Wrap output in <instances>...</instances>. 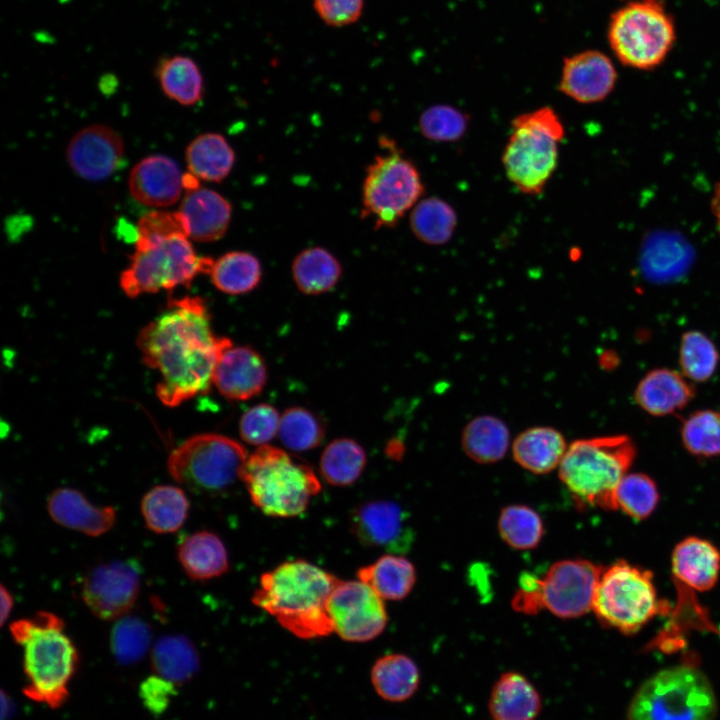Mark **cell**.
Masks as SVG:
<instances>
[{
	"label": "cell",
	"instance_id": "obj_1",
	"mask_svg": "<svg viewBox=\"0 0 720 720\" xmlns=\"http://www.w3.org/2000/svg\"><path fill=\"white\" fill-rule=\"evenodd\" d=\"M231 345L213 333L206 305L196 296L170 299L137 337L145 365L161 376L156 394L169 407L206 392L221 354Z\"/></svg>",
	"mask_w": 720,
	"mask_h": 720
},
{
	"label": "cell",
	"instance_id": "obj_2",
	"mask_svg": "<svg viewBox=\"0 0 720 720\" xmlns=\"http://www.w3.org/2000/svg\"><path fill=\"white\" fill-rule=\"evenodd\" d=\"M339 581L306 560L286 561L261 575L252 602L297 637L327 636L334 632L327 602Z\"/></svg>",
	"mask_w": 720,
	"mask_h": 720
},
{
	"label": "cell",
	"instance_id": "obj_3",
	"mask_svg": "<svg viewBox=\"0 0 720 720\" xmlns=\"http://www.w3.org/2000/svg\"><path fill=\"white\" fill-rule=\"evenodd\" d=\"M13 640L23 648V668L27 683L24 694L31 700L58 708L67 699L78 653L57 615L37 612L10 624Z\"/></svg>",
	"mask_w": 720,
	"mask_h": 720
},
{
	"label": "cell",
	"instance_id": "obj_4",
	"mask_svg": "<svg viewBox=\"0 0 720 720\" xmlns=\"http://www.w3.org/2000/svg\"><path fill=\"white\" fill-rule=\"evenodd\" d=\"M636 456L627 435L577 439L558 467L559 478L578 504L616 510L615 493Z\"/></svg>",
	"mask_w": 720,
	"mask_h": 720
},
{
	"label": "cell",
	"instance_id": "obj_5",
	"mask_svg": "<svg viewBox=\"0 0 720 720\" xmlns=\"http://www.w3.org/2000/svg\"><path fill=\"white\" fill-rule=\"evenodd\" d=\"M241 480L253 504L271 517L302 514L321 490L319 478L309 465L268 444L248 455Z\"/></svg>",
	"mask_w": 720,
	"mask_h": 720
},
{
	"label": "cell",
	"instance_id": "obj_6",
	"mask_svg": "<svg viewBox=\"0 0 720 720\" xmlns=\"http://www.w3.org/2000/svg\"><path fill=\"white\" fill-rule=\"evenodd\" d=\"M565 129L551 107L516 116L502 163L507 178L523 194L542 193L558 164L559 143Z\"/></svg>",
	"mask_w": 720,
	"mask_h": 720
},
{
	"label": "cell",
	"instance_id": "obj_7",
	"mask_svg": "<svg viewBox=\"0 0 720 720\" xmlns=\"http://www.w3.org/2000/svg\"><path fill=\"white\" fill-rule=\"evenodd\" d=\"M601 571L588 560L567 559L553 563L542 577L526 573L520 577L512 607L529 615L547 610L560 618L583 616L593 609Z\"/></svg>",
	"mask_w": 720,
	"mask_h": 720
},
{
	"label": "cell",
	"instance_id": "obj_8",
	"mask_svg": "<svg viewBox=\"0 0 720 720\" xmlns=\"http://www.w3.org/2000/svg\"><path fill=\"white\" fill-rule=\"evenodd\" d=\"M185 234L137 237L130 265L120 276L129 297L188 286L200 273H209L214 261L199 257Z\"/></svg>",
	"mask_w": 720,
	"mask_h": 720
},
{
	"label": "cell",
	"instance_id": "obj_9",
	"mask_svg": "<svg viewBox=\"0 0 720 720\" xmlns=\"http://www.w3.org/2000/svg\"><path fill=\"white\" fill-rule=\"evenodd\" d=\"M716 698L706 676L691 666L664 669L632 699L628 720H713Z\"/></svg>",
	"mask_w": 720,
	"mask_h": 720
},
{
	"label": "cell",
	"instance_id": "obj_10",
	"mask_svg": "<svg viewBox=\"0 0 720 720\" xmlns=\"http://www.w3.org/2000/svg\"><path fill=\"white\" fill-rule=\"evenodd\" d=\"M608 41L622 64L653 69L673 48L675 23L662 0H632L612 14Z\"/></svg>",
	"mask_w": 720,
	"mask_h": 720
},
{
	"label": "cell",
	"instance_id": "obj_11",
	"mask_svg": "<svg viewBox=\"0 0 720 720\" xmlns=\"http://www.w3.org/2000/svg\"><path fill=\"white\" fill-rule=\"evenodd\" d=\"M668 610L658 598L650 571L625 560L602 568L592 609L601 624L632 634Z\"/></svg>",
	"mask_w": 720,
	"mask_h": 720
},
{
	"label": "cell",
	"instance_id": "obj_12",
	"mask_svg": "<svg viewBox=\"0 0 720 720\" xmlns=\"http://www.w3.org/2000/svg\"><path fill=\"white\" fill-rule=\"evenodd\" d=\"M380 144L385 153L376 155L366 169L361 215L371 218L376 228H392L419 202L424 186L416 166L392 140L383 137Z\"/></svg>",
	"mask_w": 720,
	"mask_h": 720
},
{
	"label": "cell",
	"instance_id": "obj_13",
	"mask_svg": "<svg viewBox=\"0 0 720 720\" xmlns=\"http://www.w3.org/2000/svg\"><path fill=\"white\" fill-rule=\"evenodd\" d=\"M248 454L239 442L220 434L194 435L168 457L170 476L180 485L195 493L218 494L237 480Z\"/></svg>",
	"mask_w": 720,
	"mask_h": 720
},
{
	"label": "cell",
	"instance_id": "obj_14",
	"mask_svg": "<svg viewBox=\"0 0 720 720\" xmlns=\"http://www.w3.org/2000/svg\"><path fill=\"white\" fill-rule=\"evenodd\" d=\"M334 632L351 642L379 636L387 625L383 599L360 580L339 581L327 602Z\"/></svg>",
	"mask_w": 720,
	"mask_h": 720
},
{
	"label": "cell",
	"instance_id": "obj_15",
	"mask_svg": "<svg viewBox=\"0 0 720 720\" xmlns=\"http://www.w3.org/2000/svg\"><path fill=\"white\" fill-rule=\"evenodd\" d=\"M140 582L141 566L137 560L110 561L95 566L85 575L81 598L94 616L114 620L132 608Z\"/></svg>",
	"mask_w": 720,
	"mask_h": 720
},
{
	"label": "cell",
	"instance_id": "obj_16",
	"mask_svg": "<svg viewBox=\"0 0 720 720\" xmlns=\"http://www.w3.org/2000/svg\"><path fill=\"white\" fill-rule=\"evenodd\" d=\"M350 528L358 541L393 554L407 552L414 533L408 514L396 502L373 500L357 505L350 513Z\"/></svg>",
	"mask_w": 720,
	"mask_h": 720
},
{
	"label": "cell",
	"instance_id": "obj_17",
	"mask_svg": "<svg viewBox=\"0 0 720 720\" xmlns=\"http://www.w3.org/2000/svg\"><path fill=\"white\" fill-rule=\"evenodd\" d=\"M124 151V142L115 130L103 124H92L71 138L66 159L79 177L101 181L119 167Z\"/></svg>",
	"mask_w": 720,
	"mask_h": 720
},
{
	"label": "cell",
	"instance_id": "obj_18",
	"mask_svg": "<svg viewBox=\"0 0 720 720\" xmlns=\"http://www.w3.org/2000/svg\"><path fill=\"white\" fill-rule=\"evenodd\" d=\"M616 69L611 59L597 50H586L564 60L559 90L582 104L602 101L615 87Z\"/></svg>",
	"mask_w": 720,
	"mask_h": 720
},
{
	"label": "cell",
	"instance_id": "obj_19",
	"mask_svg": "<svg viewBox=\"0 0 720 720\" xmlns=\"http://www.w3.org/2000/svg\"><path fill=\"white\" fill-rule=\"evenodd\" d=\"M267 381L261 356L247 346H230L221 354L213 374L219 393L232 401H244L258 395Z\"/></svg>",
	"mask_w": 720,
	"mask_h": 720
},
{
	"label": "cell",
	"instance_id": "obj_20",
	"mask_svg": "<svg viewBox=\"0 0 720 720\" xmlns=\"http://www.w3.org/2000/svg\"><path fill=\"white\" fill-rule=\"evenodd\" d=\"M128 188L143 205L162 208L173 205L181 196L183 176L178 164L164 155H151L131 170Z\"/></svg>",
	"mask_w": 720,
	"mask_h": 720
},
{
	"label": "cell",
	"instance_id": "obj_21",
	"mask_svg": "<svg viewBox=\"0 0 720 720\" xmlns=\"http://www.w3.org/2000/svg\"><path fill=\"white\" fill-rule=\"evenodd\" d=\"M671 564L678 589L708 591L719 578L720 551L706 539L687 537L674 547Z\"/></svg>",
	"mask_w": 720,
	"mask_h": 720
},
{
	"label": "cell",
	"instance_id": "obj_22",
	"mask_svg": "<svg viewBox=\"0 0 720 720\" xmlns=\"http://www.w3.org/2000/svg\"><path fill=\"white\" fill-rule=\"evenodd\" d=\"M50 517L59 525L89 536H100L116 522L111 506L93 505L83 493L73 488H58L48 498Z\"/></svg>",
	"mask_w": 720,
	"mask_h": 720
},
{
	"label": "cell",
	"instance_id": "obj_23",
	"mask_svg": "<svg viewBox=\"0 0 720 720\" xmlns=\"http://www.w3.org/2000/svg\"><path fill=\"white\" fill-rule=\"evenodd\" d=\"M178 211L186 221L189 238L198 242L222 238L232 215L227 199L214 190L201 187L186 191Z\"/></svg>",
	"mask_w": 720,
	"mask_h": 720
},
{
	"label": "cell",
	"instance_id": "obj_24",
	"mask_svg": "<svg viewBox=\"0 0 720 720\" xmlns=\"http://www.w3.org/2000/svg\"><path fill=\"white\" fill-rule=\"evenodd\" d=\"M694 393L693 386L680 373L660 368L640 380L634 398L650 415L665 416L685 407Z\"/></svg>",
	"mask_w": 720,
	"mask_h": 720
},
{
	"label": "cell",
	"instance_id": "obj_25",
	"mask_svg": "<svg viewBox=\"0 0 720 720\" xmlns=\"http://www.w3.org/2000/svg\"><path fill=\"white\" fill-rule=\"evenodd\" d=\"M567 447L564 435L551 426L529 427L511 444L515 462L534 474H546L559 467Z\"/></svg>",
	"mask_w": 720,
	"mask_h": 720
},
{
	"label": "cell",
	"instance_id": "obj_26",
	"mask_svg": "<svg viewBox=\"0 0 720 720\" xmlns=\"http://www.w3.org/2000/svg\"><path fill=\"white\" fill-rule=\"evenodd\" d=\"M541 707L538 691L525 676L514 671L497 679L488 704L493 720H536Z\"/></svg>",
	"mask_w": 720,
	"mask_h": 720
},
{
	"label": "cell",
	"instance_id": "obj_27",
	"mask_svg": "<svg viewBox=\"0 0 720 720\" xmlns=\"http://www.w3.org/2000/svg\"><path fill=\"white\" fill-rule=\"evenodd\" d=\"M178 560L192 580L217 578L229 569L227 549L215 533L198 531L187 536L178 546Z\"/></svg>",
	"mask_w": 720,
	"mask_h": 720
},
{
	"label": "cell",
	"instance_id": "obj_28",
	"mask_svg": "<svg viewBox=\"0 0 720 720\" xmlns=\"http://www.w3.org/2000/svg\"><path fill=\"white\" fill-rule=\"evenodd\" d=\"M461 445L466 456L474 462L493 464L506 455L510 446V431L501 418L479 415L463 428Z\"/></svg>",
	"mask_w": 720,
	"mask_h": 720
},
{
	"label": "cell",
	"instance_id": "obj_29",
	"mask_svg": "<svg viewBox=\"0 0 720 720\" xmlns=\"http://www.w3.org/2000/svg\"><path fill=\"white\" fill-rule=\"evenodd\" d=\"M358 580L371 587L383 600L398 601L408 596L416 582L414 565L401 554H385L357 571Z\"/></svg>",
	"mask_w": 720,
	"mask_h": 720
},
{
	"label": "cell",
	"instance_id": "obj_30",
	"mask_svg": "<svg viewBox=\"0 0 720 720\" xmlns=\"http://www.w3.org/2000/svg\"><path fill=\"white\" fill-rule=\"evenodd\" d=\"M189 506V500L181 488L158 485L145 493L140 507L146 527L157 534H166L182 527Z\"/></svg>",
	"mask_w": 720,
	"mask_h": 720
},
{
	"label": "cell",
	"instance_id": "obj_31",
	"mask_svg": "<svg viewBox=\"0 0 720 720\" xmlns=\"http://www.w3.org/2000/svg\"><path fill=\"white\" fill-rule=\"evenodd\" d=\"M185 158L190 173L198 179L221 182L234 166L235 153L221 134L205 133L192 140Z\"/></svg>",
	"mask_w": 720,
	"mask_h": 720
},
{
	"label": "cell",
	"instance_id": "obj_32",
	"mask_svg": "<svg viewBox=\"0 0 720 720\" xmlns=\"http://www.w3.org/2000/svg\"><path fill=\"white\" fill-rule=\"evenodd\" d=\"M155 75L166 96L189 106L203 95V77L197 63L188 56L172 55L159 59Z\"/></svg>",
	"mask_w": 720,
	"mask_h": 720
},
{
	"label": "cell",
	"instance_id": "obj_33",
	"mask_svg": "<svg viewBox=\"0 0 720 720\" xmlns=\"http://www.w3.org/2000/svg\"><path fill=\"white\" fill-rule=\"evenodd\" d=\"M342 274L340 262L322 247L301 251L293 260L292 276L298 289L307 295L330 291Z\"/></svg>",
	"mask_w": 720,
	"mask_h": 720
},
{
	"label": "cell",
	"instance_id": "obj_34",
	"mask_svg": "<svg viewBox=\"0 0 720 720\" xmlns=\"http://www.w3.org/2000/svg\"><path fill=\"white\" fill-rule=\"evenodd\" d=\"M373 685L384 699L400 702L411 697L420 682L415 662L403 654H389L379 658L371 672Z\"/></svg>",
	"mask_w": 720,
	"mask_h": 720
},
{
	"label": "cell",
	"instance_id": "obj_35",
	"mask_svg": "<svg viewBox=\"0 0 720 720\" xmlns=\"http://www.w3.org/2000/svg\"><path fill=\"white\" fill-rule=\"evenodd\" d=\"M214 286L229 295L245 294L261 280V264L256 256L245 251H232L214 261L209 272Z\"/></svg>",
	"mask_w": 720,
	"mask_h": 720
},
{
	"label": "cell",
	"instance_id": "obj_36",
	"mask_svg": "<svg viewBox=\"0 0 720 720\" xmlns=\"http://www.w3.org/2000/svg\"><path fill=\"white\" fill-rule=\"evenodd\" d=\"M367 463L366 452L353 439L339 438L330 442L320 458L322 477L331 485L346 487L362 475Z\"/></svg>",
	"mask_w": 720,
	"mask_h": 720
},
{
	"label": "cell",
	"instance_id": "obj_37",
	"mask_svg": "<svg viewBox=\"0 0 720 720\" xmlns=\"http://www.w3.org/2000/svg\"><path fill=\"white\" fill-rule=\"evenodd\" d=\"M457 224L455 210L444 200L430 197L419 201L410 214L415 237L429 245H443L453 236Z\"/></svg>",
	"mask_w": 720,
	"mask_h": 720
},
{
	"label": "cell",
	"instance_id": "obj_38",
	"mask_svg": "<svg viewBox=\"0 0 720 720\" xmlns=\"http://www.w3.org/2000/svg\"><path fill=\"white\" fill-rule=\"evenodd\" d=\"M152 665L158 675L172 683H182L192 677L199 667L193 644L181 635H166L154 645Z\"/></svg>",
	"mask_w": 720,
	"mask_h": 720
},
{
	"label": "cell",
	"instance_id": "obj_39",
	"mask_svg": "<svg viewBox=\"0 0 720 720\" xmlns=\"http://www.w3.org/2000/svg\"><path fill=\"white\" fill-rule=\"evenodd\" d=\"M498 531L503 541L517 550L535 548L544 534L539 514L525 505H508L498 518Z\"/></svg>",
	"mask_w": 720,
	"mask_h": 720
},
{
	"label": "cell",
	"instance_id": "obj_40",
	"mask_svg": "<svg viewBox=\"0 0 720 720\" xmlns=\"http://www.w3.org/2000/svg\"><path fill=\"white\" fill-rule=\"evenodd\" d=\"M616 508L634 520L648 518L659 502L654 480L643 473H627L615 493Z\"/></svg>",
	"mask_w": 720,
	"mask_h": 720
},
{
	"label": "cell",
	"instance_id": "obj_41",
	"mask_svg": "<svg viewBox=\"0 0 720 720\" xmlns=\"http://www.w3.org/2000/svg\"><path fill=\"white\" fill-rule=\"evenodd\" d=\"M278 433L282 444L296 452L314 449L324 438V428L318 417L301 407L284 411Z\"/></svg>",
	"mask_w": 720,
	"mask_h": 720
},
{
	"label": "cell",
	"instance_id": "obj_42",
	"mask_svg": "<svg viewBox=\"0 0 720 720\" xmlns=\"http://www.w3.org/2000/svg\"><path fill=\"white\" fill-rule=\"evenodd\" d=\"M718 361V351L706 335L689 331L682 336L679 362L687 378L699 382L709 379Z\"/></svg>",
	"mask_w": 720,
	"mask_h": 720
},
{
	"label": "cell",
	"instance_id": "obj_43",
	"mask_svg": "<svg viewBox=\"0 0 720 720\" xmlns=\"http://www.w3.org/2000/svg\"><path fill=\"white\" fill-rule=\"evenodd\" d=\"M685 448L695 456L720 455V414L712 410L693 413L681 431Z\"/></svg>",
	"mask_w": 720,
	"mask_h": 720
},
{
	"label": "cell",
	"instance_id": "obj_44",
	"mask_svg": "<svg viewBox=\"0 0 720 720\" xmlns=\"http://www.w3.org/2000/svg\"><path fill=\"white\" fill-rule=\"evenodd\" d=\"M110 641L115 658L122 664H132L147 652L151 643V629L138 617H122L114 625Z\"/></svg>",
	"mask_w": 720,
	"mask_h": 720
},
{
	"label": "cell",
	"instance_id": "obj_45",
	"mask_svg": "<svg viewBox=\"0 0 720 720\" xmlns=\"http://www.w3.org/2000/svg\"><path fill=\"white\" fill-rule=\"evenodd\" d=\"M468 117L462 111L444 104L430 106L419 118L422 135L436 142H453L460 139L468 127Z\"/></svg>",
	"mask_w": 720,
	"mask_h": 720
},
{
	"label": "cell",
	"instance_id": "obj_46",
	"mask_svg": "<svg viewBox=\"0 0 720 720\" xmlns=\"http://www.w3.org/2000/svg\"><path fill=\"white\" fill-rule=\"evenodd\" d=\"M278 411L269 404L261 403L249 408L239 422L241 438L255 446L267 445L279 432Z\"/></svg>",
	"mask_w": 720,
	"mask_h": 720
},
{
	"label": "cell",
	"instance_id": "obj_47",
	"mask_svg": "<svg viewBox=\"0 0 720 720\" xmlns=\"http://www.w3.org/2000/svg\"><path fill=\"white\" fill-rule=\"evenodd\" d=\"M136 232L137 237L144 238L166 237L174 234H185L188 236L186 221L179 211L168 212L155 210L148 212L139 220Z\"/></svg>",
	"mask_w": 720,
	"mask_h": 720
},
{
	"label": "cell",
	"instance_id": "obj_48",
	"mask_svg": "<svg viewBox=\"0 0 720 720\" xmlns=\"http://www.w3.org/2000/svg\"><path fill=\"white\" fill-rule=\"evenodd\" d=\"M313 7L323 23L340 28L359 20L364 0H313Z\"/></svg>",
	"mask_w": 720,
	"mask_h": 720
},
{
	"label": "cell",
	"instance_id": "obj_49",
	"mask_svg": "<svg viewBox=\"0 0 720 720\" xmlns=\"http://www.w3.org/2000/svg\"><path fill=\"white\" fill-rule=\"evenodd\" d=\"M174 695V683L160 676L146 679L140 687L143 703L153 713L163 712Z\"/></svg>",
	"mask_w": 720,
	"mask_h": 720
},
{
	"label": "cell",
	"instance_id": "obj_50",
	"mask_svg": "<svg viewBox=\"0 0 720 720\" xmlns=\"http://www.w3.org/2000/svg\"><path fill=\"white\" fill-rule=\"evenodd\" d=\"M1 625L5 624L6 619L9 617L13 608L14 599L11 593L1 584Z\"/></svg>",
	"mask_w": 720,
	"mask_h": 720
},
{
	"label": "cell",
	"instance_id": "obj_51",
	"mask_svg": "<svg viewBox=\"0 0 720 720\" xmlns=\"http://www.w3.org/2000/svg\"><path fill=\"white\" fill-rule=\"evenodd\" d=\"M712 212L716 218L717 225L720 232V183L717 184L715 187L713 196H712Z\"/></svg>",
	"mask_w": 720,
	"mask_h": 720
}]
</instances>
